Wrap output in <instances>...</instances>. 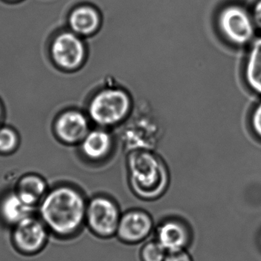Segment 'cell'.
<instances>
[{"label":"cell","instance_id":"52a82bcc","mask_svg":"<svg viewBox=\"0 0 261 261\" xmlns=\"http://www.w3.org/2000/svg\"><path fill=\"white\" fill-rule=\"evenodd\" d=\"M12 228L13 246L22 254H37L48 243L49 230L39 216L28 217Z\"/></svg>","mask_w":261,"mask_h":261},{"label":"cell","instance_id":"5b68a950","mask_svg":"<svg viewBox=\"0 0 261 261\" xmlns=\"http://www.w3.org/2000/svg\"><path fill=\"white\" fill-rule=\"evenodd\" d=\"M216 25L221 37L233 47L248 46L256 37L251 12L239 4L222 7L217 15Z\"/></svg>","mask_w":261,"mask_h":261},{"label":"cell","instance_id":"8992f818","mask_svg":"<svg viewBox=\"0 0 261 261\" xmlns=\"http://www.w3.org/2000/svg\"><path fill=\"white\" fill-rule=\"evenodd\" d=\"M120 212L117 203L105 195H96L88 201L85 225L96 236L109 238L117 233Z\"/></svg>","mask_w":261,"mask_h":261},{"label":"cell","instance_id":"8fae6325","mask_svg":"<svg viewBox=\"0 0 261 261\" xmlns=\"http://www.w3.org/2000/svg\"><path fill=\"white\" fill-rule=\"evenodd\" d=\"M36 211L37 207L27 204L15 190L6 192L0 198V221L10 227L34 215Z\"/></svg>","mask_w":261,"mask_h":261},{"label":"cell","instance_id":"ffe728a7","mask_svg":"<svg viewBox=\"0 0 261 261\" xmlns=\"http://www.w3.org/2000/svg\"><path fill=\"white\" fill-rule=\"evenodd\" d=\"M250 12H251L256 31H259L261 33V0H256Z\"/></svg>","mask_w":261,"mask_h":261},{"label":"cell","instance_id":"277c9868","mask_svg":"<svg viewBox=\"0 0 261 261\" xmlns=\"http://www.w3.org/2000/svg\"><path fill=\"white\" fill-rule=\"evenodd\" d=\"M134 106L132 95L124 88H107L93 99L90 115L100 126H114L124 123Z\"/></svg>","mask_w":261,"mask_h":261},{"label":"cell","instance_id":"d6986e66","mask_svg":"<svg viewBox=\"0 0 261 261\" xmlns=\"http://www.w3.org/2000/svg\"><path fill=\"white\" fill-rule=\"evenodd\" d=\"M250 126L253 134L261 140V99L255 105L250 113Z\"/></svg>","mask_w":261,"mask_h":261},{"label":"cell","instance_id":"9a60e30c","mask_svg":"<svg viewBox=\"0 0 261 261\" xmlns=\"http://www.w3.org/2000/svg\"><path fill=\"white\" fill-rule=\"evenodd\" d=\"M113 140L109 133L103 129L92 131L86 136L82 149L84 155L91 161L106 158L112 149Z\"/></svg>","mask_w":261,"mask_h":261},{"label":"cell","instance_id":"6da1fadb","mask_svg":"<svg viewBox=\"0 0 261 261\" xmlns=\"http://www.w3.org/2000/svg\"><path fill=\"white\" fill-rule=\"evenodd\" d=\"M88 200L75 186L60 184L49 189L37 207L38 216L50 233L61 239L77 236L85 225Z\"/></svg>","mask_w":261,"mask_h":261},{"label":"cell","instance_id":"2e32d148","mask_svg":"<svg viewBox=\"0 0 261 261\" xmlns=\"http://www.w3.org/2000/svg\"><path fill=\"white\" fill-rule=\"evenodd\" d=\"M99 22L98 13L89 7L76 9L70 17L71 28L79 34L88 35L94 33L98 27Z\"/></svg>","mask_w":261,"mask_h":261},{"label":"cell","instance_id":"ac0fdd59","mask_svg":"<svg viewBox=\"0 0 261 261\" xmlns=\"http://www.w3.org/2000/svg\"><path fill=\"white\" fill-rule=\"evenodd\" d=\"M17 137L11 129L7 128L0 129V152H13L17 146Z\"/></svg>","mask_w":261,"mask_h":261},{"label":"cell","instance_id":"3957f363","mask_svg":"<svg viewBox=\"0 0 261 261\" xmlns=\"http://www.w3.org/2000/svg\"><path fill=\"white\" fill-rule=\"evenodd\" d=\"M164 130L158 116L146 102H140L123 123L121 139L129 152L139 149L154 150Z\"/></svg>","mask_w":261,"mask_h":261},{"label":"cell","instance_id":"4fadbf2b","mask_svg":"<svg viewBox=\"0 0 261 261\" xmlns=\"http://www.w3.org/2000/svg\"><path fill=\"white\" fill-rule=\"evenodd\" d=\"M14 190L27 204L37 207L49 189L41 175L28 173L19 178Z\"/></svg>","mask_w":261,"mask_h":261},{"label":"cell","instance_id":"7a4b0ae2","mask_svg":"<svg viewBox=\"0 0 261 261\" xmlns=\"http://www.w3.org/2000/svg\"><path fill=\"white\" fill-rule=\"evenodd\" d=\"M127 168L131 188L137 196L155 199L166 192L169 183L167 168L153 150L130 151Z\"/></svg>","mask_w":261,"mask_h":261},{"label":"cell","instance_id":"44dd1931","mask_svg":"<svg viewBox=\"0 0 261 261\" xmlns=\"http://www.w3.org/2000/svg\"><path fill=\"white\" fill-rule=\"evenodd\" d=\"M164 261H192L190 255L185 251L174 252V253H169L166 255Z\"/></svg>","mask_w":261,"mask_h":261},{"label":"cell","instance_id":"9c48e42d","mask_svg":"<svg viewBox=\"0 0 261 261\" xmlns=\"http://www.w3.org/2000/svg\"><path fill=\"white\" fill-rule=\"evenodd\" d=\"M53 57L61 66L72 69L80 65L85 56L83 44L72 33H64L56 38L53 46Z\"/></svg>","mask_w":261,"mask_h":261},{"label":"cell","instance_id":"7c38bea8","mask_svg":"<svg viewBox=\"0 0 261 261\" xmlns=\"http://www.w3.org/2000/svg\"><path fill=\"white\" fill-rule=\"evenodd\" d=\"M244 77L249 89L261 97V35L247 46Z\"/></svg>","mask_w":261,"mask_h":261},{"label":"cell","instance_id":"30bf717a","mask_svg":"<svg viewBox=\"0 0 261 261\" xmlns=\"http://www.w3.org/2000/svg\"><path fill=\"white\" fill-rule=\"evenodd\" d=\"M157 241L169 253L181 251L189 245L190 232L184 223L178 220L165 221L157 229Z\"/></svg>","mask_w":261,"mask_h":261},{"label":"cell","instance_id":"7402d4cb","mask_svg":"<svg viewBox=\"0 0 261 261\" xmlns=\"http://www.w3.org/2000/svg\"><path fill=\"white\" fill-rule=\"evenodd\" d=\"M0 112H1V111H0Z\"/></svg>","mask_w":261,"mask_h":261},{"label":"cell","instance_id":"5bb4252c","mask_svg":"<svg viewBox=\"0 0 261 261\" xmlns=\"http://www.w3.org/2000/svg\"><path fill=\"white\" fill-rule=\"evenodd\" d=\"M56 129L64 141L76 143L86 135L88 123L80 113L68 112L64 114L58 120Z\"/></svg>","mask_w":261,"mask_h":261},{"label":"cell","instance_id":"e0dca14e","mask_svg":"<svg viewBox=\"0 0 261 261\" xmlns=\"http://www.w3.org/2000/svg\"><path fill=\"white\" fill-rule=\"evenodd\" d=\"M140 256L142 261H164L166 251L158 241H150L143 246Z\"/></svg>","mask_w":261,"mask_h":261},{"label":"cell","instance_id":"ba28073f","mask_svg":"<svg viewBox=\"0 0 261 261\" xmlns=\"http://www.w3.org/2000/svg\"><path fill=\"white\" fill-rule=\"evenodd\" d=\"M153 222L144 211L132 210L120 218L117 233L119 239L126 244H137L144 241L152 230Z\"/></svg>","mask_w":261,"mask_h":261}]
</instances>
